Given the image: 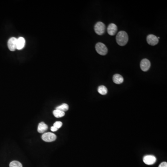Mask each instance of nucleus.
I'll use <instances>...</instances> for the list:
<instances>
[{
  "instance_id": "39448f33",
  "label": "nucleus",
  "mask_w": 167,
  "mask_h": 167,
  "mask_svg": "<svg viewBox=\"0 0 167 167\" xmlns=\"http://www.w3.org/2000/svg\"><path fill=\"white\" fill-rule=\"evenodd\" d=\"M143 161L146 164L151 165L156 162V157L152 155H147L144 156Z\"/></svg>"
},
{
  "instance_id": "f3484780",
  "label": "nucleus",
  "mask_w": 167,
  "mask_h": 167,
  "mask_svg": "<svg viewBox=\"0 0 167 167\" xmlns=\"http://www.w3.org/2000/svg\"><path fill=\"white\" fill-rule=\"evenodd\" d=\"M62 123L60 121H57L53 124V126L58 129L60 128L62 126Z\"/></svg>"
},
{
  "instance_id": "9b49d317",
  "label": "nucleus",
  "mask_w": 167,
  "mask_h": 167,
  "mask_svg": "<svg viewBox=\"0 0 167 167\" xmlns=\"http://www.w3.org/2000/svg\"><path fill=\"white\" fill-rule=\"evenodd\" d=\"M113 81L116 84H121L124 82V78L119 74H116L113 76Z\"/></svg>"
},
{
  "instance_id": "2eb2a0df",
  "label": "nucleus",
  "mask_w": 167,
  "mask_h": 167,
  "mask_svg": "<svg viewBox=\"0 0 167 167\" xmlns=\"http://www.w3.org/2000/svg\"><path fill=\"white\" fill-rule=\"evenodd\" d=\"M98 93L102 95H104L107 94V89L106 87L104 86H99L98 89Z\"/></svg>"
},
{
  "instance_id": "9d476101",
  "label": "nucleus",
  "mask_w": 167,
  "mask_h": 167,
  "mask_svg": "<svg viewBox=\"0 0 167 167\" xmlns=\"http://www.w3.org/2000/svg\"><path fill=\"white\" fill-rule=\"evenodd\" d=\"M25 43H26V41L23 37H19L18 39H17L16 48L18 50H21L24 47Z\"/></svg>"
},
{
  "instance_id": "7ed1b4c3",
  "label": "nucleus",
  "mask_w": 167,
  "mask_h": 167,
  "mask_svg": "<svg viewBox=\"0 0 167 167\" xmlns=\"http://www.w3.org/2000/svg\"><path fill=\"white\" fill-rule=\"evenodd\" d=\"M106 30V26L104 23L99 21L95 25V32L97 35H103Z\"/></svg>"
},
{
  "instance_id": "f03ea898",
  "label": "nucleus",
  "mask_w": 167,
  "mask_h": 167,
  "mask_svg": "<svg viewBox=\"0 0 167 167\" xmlns=\"http://www.w3.org/2000/svg\"><path fill=\"white\" fill-rule=\"evenodd\" d=\"M96 50L98 54L101 55H106L108 52V49L106 45L101 42H98L96 45Z\"/></svg>"
},
{
  "instance_id": "4468645a",
  "label": "nucleus",
  "mask_w": 167,
  "mask_h": 167,
  "mask_svg": "<svg viewBox=\"0 0 167 167\" xmlns=\"http://www.w3.org/2000/svg\"><path fill=\"white\" fill-rule=\"evenodd\" d=\"M69 109V106L66 104H63L60 106H58L56 108V110H58L62 112H65L67 111Z\"/></svg>"
},
{
  "instance_id": "6ab92c4d",
  "label": "nucleus",
  "mask_w": 167,
  "mask_h": 167,
  "mask_svg": "<svg viewBox=\"0 0 167 167\" xmlns=\"http://www.w3.org/2000/svg\"><path fill=\"white\" fill-rule=\"evenodd\" d=\"M58 130V129H57V128H56V127H55L53 126H52V127L51 128V131H52V132H56V131H57V130Z\"/></svg>"
},
{
  "instance_id": "1a4fd4ad",
  "label": "nucleus",
  "mask_w": 167,
  "mask_h": 167,
  "mask_svg": "<svg viewBox=\"0 0 167 167\" xmlns=\"http://www.w3.org/2000/svg\"><path fill=\"white\" fill-rule=\"evenodd\" d=\"M117 26L114 23L110 24L107 27V32L110 35H114L117 33Z\"/></svg>"
},
{
  "instance_id": "20e7f679",
  "label": "nucleus",
  "mask_w": 167,
  "mask_h": 167,
  "mask_svg": "<svg viewBox=\"0 0 167 167\" xmlns=\"http://www.w3.org/2000/svg\"><path fill=\"white\" fill-rule=\"evenodd\" d=\"M42 139L43 141L47 142H51L54 141L56 139L57 136L53 133L47 132L42 136Z\"/></svg>"
},
{
  "instance_id": "f8f14e48",
  "label": "nucleus",
  "mask_w": 167,
  "mask_h": 167,
  "mask_svg": "<svg viewBox=\"0 0 167 167\" xmlns=\"http://www.w3.org/2000/svg\"><path fill=\"white\" fill-rule=\"evenodd\" d=\"M48 129V126L44 122L39 123L38 127V132L40 133L44 132Z\"/></svg>"
},
{
  "instance_id": "0eeeda50",
  "label": "nucleus",
  "mask_w": 167,
  "mask_h": 167,
  "mask_svg": "<svg viewBox=\"0 0 167 167\" xmlns=\"http://www.w3.org/2000/svg\"><path fill=\"white\" fill-rule=\"evenodd\" d=\"M150 67V62L147 59H144L142 60L140 63V67L142 71H147Z\"/></svg>"
},
{
  "instance_id": "dca6fc26",
  "label": "nucleus",
  "mask_w": 167,
  "mask_h": 167,
  "mask_svg": "<svg viewBox=\"0 0 167 167\" xmlns=\"http://www.w3.org/2000/svg\"><path fill=\"white\" fill-rule=\"evenodd\" d=\"M9 167H22V165L19 162L14 161L10 162Z\"/></svg>"
},
{
  "instance_id": "f257e3e1",
  "label": "nucleus",
  "mask_w": 167,
  "mask_h": 167,
  "mask_svg": "<svg viewBox=\"0 0 167 167\" xmlns=\"http://www.w3.org/2000/svg\"><path fill=\"white\" fill-rule=\"evenodd\" d=\"M116 41L119 45L124 46L128 41V35L124 31L118 32L116 36Z\"/></svg>"
},
{
  "instance_id": "6e6552de",
  "label": "nucleus",
  "mask_w": 167,
  "mask_h": 167,
  "mask_svg": "<svg viewBox=\"0 0 167 167\" xmlns=\"http://www.w3.org/2000/svg\"><path fill=\"white\" fill-rule=\"evenodd\" d=\"M147 41L149 45H155L158 43L159 39L156 36L153 35H150L147 37Z\"/></svg>"
},
{
  "instance_id": "ddd939ff",
  "label": "nucleus",
  "mask_w": 167,
  "mask_h": 167,
  "mask_svg": "<svg viewBox=\"0 0 167 167\" xmlns=\"http://www.w3.org/2000/svg\"><path fill=\"white\" fill-rule=\"evenodd\" d=\"M53 114L54 117H56L57 118H59L64 117L65 115V112H62V111H59L58 110H55L54 111H53Z\"/></svg>"
},
{
  "instance_id": "a211bd4d",
  "label": "nucleus",
  "mask_w": 167,
  "mask_h": 167,
  "mask_svg": "<svg viewBox=\"0 0 167 167\" xmlns=\"http://www.w3.org/2000/svg\"><path fill=\"white\" fill-rule=\"evenodd\" d=\"M158 167H167V163L166 162H162L160 164Z\"/></svg>"
},
{
  "instance_id": "423d86ee",
  "label": "nucleus",
  "mask_w": 167,
  "mask_h": 167,
  "mask_svg": "<svg viewBox=\"0 0 167 167\" xmlns=\"http://www.w3.org/2000/svg\"><path fill=\"white\" fill-rule=\"evenodd\" d=\"M16 42H17V39L15 37H11L9 39L7 42V46H8V48L11 51H14L17 49Z\"/></svg>"
}]
</instances>
